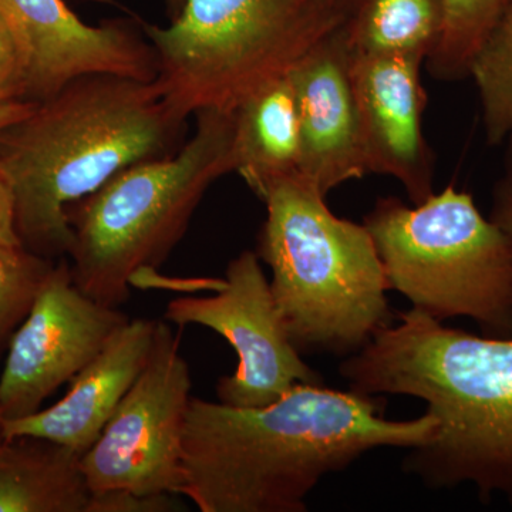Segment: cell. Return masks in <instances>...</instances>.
<instances>
[{
  "label": "cell",
  "instance_id": "obj_1",
  "mask_svg": "<svg viewBox=\"0 0 512 512\" xmlns=\"http://www.w3.org/2000/svg\"><path fill=\"white\" fill-rule=\"evenodd\" d=\"M430 413L387 420L383 400L298 384L266 406L192 397L180 495L201 512H303L320 481L377 448H414L436 430Z\"/></svg>",
  "mask_w": 512,
  "mask_h": 512
},
{
  "label": "cell",
  "instance_id": "obj_2",
  "mask_svg": "<svg viewBox=\"0 0 512 512\" xmlns=\"http://www.w3.org/2000/svg\"><path fill=\"white\" fill-rule=\"evenodd\" d=\"M377 330L339 373L369 396L423 400L437 424L404 457L403 471L430 488L470 484L480 500L512 508V336H477L410 309Z\"/></svg>",
  "mask_w": 512,
  "mask_h": 512
},
{
  "label": "cell",
  "instance_id": "obj_3",
  "mask_svg": "<svg viewBox=\"0 0 512 512\" xmlns=\"http://www.w3.org/2000/svg\"><path fill=\"white\" fill-rule=\"evenodd\" d=\"M156 82L119 74L77 77L0 134V168L15 195L22 247L67 258V208L133 165L171 156L184 144Z\"/></svg>",
  "mask_w": 512,
  "mask_h": 512
},
{
  "label": "cell",
  "instance_id": "obj_4",
  "mask_svg": "<svg viewBox=\"0 0 512 512\" xmlns=\"http://www.w3.org/2000/svg\"><path fill=\"white\" fill-rule=\"evenodd\" d=\"M325 200L301 174L269 187L255 252L296 350L348 357L393 323L390 289L369 229Z\"/></svg>",
  "mask_w": 512,
  "mask_h": 512
},
{
  "label": "cell",
  "instance_id": "obj_5",
  "mask_svg": "<svg viewBox=\"0 0 512 512\" xmlns=\"http://www.w3.org/2000/svg\"><path fill=\"white\" fill-rule=\"evenodd\" d=\"M345 0H184L168 25L138 16L156 55L161 99L178 123L234 114L348 29Z\"/></svg>",
  "mask_w": 512,
  "mask_h": 512
},
{
  "label": "cell",
  "instance_id": "obj_6",
  "mask_svg": "<svg viewBox=\"0 0 512 512\" xmlns=\"http://www.w3.org/2000/svg\"><path fill=\"white\" fill-rule=\"evenodd\" d=\"M171 156L133 165L67 208L69 262L80 291L119 308L134 278L157 271L215 181L235 173L234 114L204 111Z\"/></svg>",
  "mask_w": 512,
  "mask_h": 512
},
{
  "label": "cell",
  "instance_id": "obj_7",
  "mask_svg": "<svg viewBox=\"0 0 512 512\" xmlns=\"http://www.w3.org/2000/svg\"><path fill=\"white\" fill-rule=\"evenodd\" d=\"M387 285L417 311L470 318L485 336H512V244L453 185L407 207L379 198L365 217Z\"/></svg>",
  "mask_w": 512,
  "mask_h": 512
},
{
  "label": "cell",
  "instance_id": "obj_8",
  "mask_svg": "<svg viewBox=\"0 0 512 512\" xmlns=\"http://www.w3.org/2000/svg\"><path fill=\"white\" fill-rule=\"evenodd\" d=\"M191 389L181 333L167 320H158L146 366L99 439L82 456L92 493L130 490L180 495Z\"/></svg>",
  "mask_w": 512,
  "mask_h": 512
},
{
  "label": "cell",
  "instance_id": "obj_9",
  "mask_svg": "<svg viewBox=\"0 0 512 512\" xmlns=\"http://www.w3.org/2000/svg\"><path fill=\"white\" fill-rule=\"evenodd\" d=\"M164 320L180 328L214 330L237 353L234 373L221 377L215 387L218 402L266 406L298 384H325L293 346L254 251L241 252L229 262L224 285L214 296L174 299Z\"/></svg>",
  "mask_w": 512,
  "mask_h": 512
},
{
  "label": "cell",
  "instance_id": "obj_10",
  "mask_svg": "<svg viewBox=\"0 0 512 512\" xmlns=\"http://www.w3.org/2000/svg\"><path fill=\"white\" fill-rule=\"evenodd\" d=\"M128 320L119 308L80 291L69 258L57 259L9 340L0 375V419L39 412L47 397L93 362Z\"/></svg>",
  "mask_w": 512,
  "mask_h": 512
},
{
  "label": "cell",
  "instance_id": "obj_11",
  "mask_svg": "<svg viewBox=\"0 0 512 512\" xmlns=\"http://www.w3.org/2000/svg\"><path fill=\"white\" fill-rule=\"evenodd\" d=\"M0 16L18 45L26 100L49 99L86 74L156 80V55L134 13L89 25L66 0H0Z\"/></svg>",
  "mask_w": 512,
  "mask_h": 512
},
{
  "label": "cell",
  "instance_id": "obj_12",
  "mask_svg": "<svg viewBox=\"0 0 512 512\" xmlns=\"http://www.w3.org/2000/svg\"><path fill=\"white\" fill-rule=\"evenodd\" d=\"M426 59L350 53V80L369 174L399 181L413 205L434 194V158L423 131Z\"/></svg>",
  "mask_w": 512,
  "mask_h": 512
},
{
  "label": "cell",
  "instance_id": "obj_13",
  "mask_svg": "<svg viewBox=\"0 0 512 512\" xmlns=\"http://www.w3.org/2000/svg\"><path fill=\"white\" fill-rule=\"evenodd\" d=\"M350 53L345 29L289 74L301 120V175L325 197L339 185L369 174L350 80Z\"/></svg>",
  "mask_w": 512,
  "mask_h": 512
},
{
  "label": "cell",
  "instance_id": "obj_14",
  "mask_svg": "<svg viewBox=\"0 0 512 512\" xmlns=\"http://www.w3.org/2000/svg\"><path fill=\"white\" fill-rule=\"evenodd\" d=\"M157 322L128 320L96 359L70 380L69 390L59 402L22 419L3 420V439L36 437L83 456L146 366Z\"/></svg>",
  "mask_w": 512,
  "mask_h": 512
},
{
  "label": "cell",
  "instance_id": "obj_15",
  "mask_svg": "<svg viewBox=\"0 0 512 512\" xmlns=\"http://www.w3.org/2000/svg\"><path fill=\"white\" fill-rule=\"evenodd\" d=\"M234 161L235 173L259 200L278 181L301 174V120L289 76L235 111Z\"/></svg>",
  "mask_w": 512,
  "mask_h": 512
},
{
  "label": "cell",
  "instance_id": "obj_16",
  "mask_svg": "<svg viewBox=\"0 0 512 512\" xmlns=\"http://www.w3.org/2000/svg\"><path fill=\"white\" fill-rule=\"evenodd\" d=\"M90 497L80 454L36 437L3 441L0 512H87Z\"/></svg>",
  "mask_w": 512,
  "mask_h": 512
},
{
  "label": "cell",
  "instance_id": "obj_17",
  "mask_svg": "<svg viewBox=\"0 0 512 512\" xmlns=\"http://www.w3.org/2000/svg\"><path fill=\"white\" fill-rule=\"evenodd\" d=\"M443 28L441 0H363L348 28L353 52L427 60Z\"/></svg>",
  "mask_w": 512,
  "mask_h": 512
},
{
  "label": "cell",
  "instance_id": "obj_18",
  "mask_svg": "<svg viewBox=\"0 0 512 512\" xmlns=\"http://www.w3.org/2000/svg\"><path fill=\"white\" fill-rule=\"evenodd\" d=\"M512 0H441L443 28L427 57L429 72L443 82L470 77L478 50L503 18Z\"/></svg>",
  "mask_w": 512,
  "mask_h": 512
},
{
  "label": "cell",
  "instance_id": "obj_19",
  "mask_svg": "<svg viewBox=\"0 0 512 512\" xmlns=\"http://www.w3.org/2000/svg\"><path fill=\"white\" fill-rule=\"evenodd\" d=\"M470 77L480 94L487 141L497 146L512 137V2L474 57Z\"/></svg>",
  "mask_w": 512,
  "mask_h": 512
},
{
  "label": "cell",
  "instance_id": "obj_20",
  "mask_svg": "<svg viewBox=\"0 0 512 512\" xmlns=\"http://www.w3.org/2000/svg\"><path fill=\"white\" fill-rule=\"evenodd\" d=\"M55 264L26 248L0 245V353L8 348Z\"/></svg>",
  "mask_w": 512,
  "mask_h": 512
},
{
  "label": "cell",
  "instance_id": "obj_21",
  "mask_svg": "<svg viewBox=\"0 0 512 512\" xmlns=\"http://www.w3.org/2000/svg\"><path fill=\"white\" fill-rule=\"evenodd\" d=\"M174 494H140L130 490L96 491L87 512H170L180 510Z\"/></svg>",
  "mask_w": 512,
  "mask_h": 512
},
{
  "label": "cell",
  "instance_id": "obj_22",
  "mask_svg": "<svg viewBox=\"0 0 512 512\" xmlns=\"http://www.w3.org/2000/svg\"><path fill=\"white\" fill-rule=\"evenodd\" d=\"M0 97L25 99V72L18 45L0 16Z\"/></svg>",
  "mask_w": 512,
  "mask_h": 512
},
{
  "label": "cell",
  "instance_id": "obj_23",
  "mask_svg": "<svg viewBox=\"0 0 512 512\" xmlns=\"http://www.w3.org/2000/svg\"><path fill=\"white\" fill-rule=\"evenodd\" d=\"M510 140L505 174L494 190L490 220L507 235L512 244V137Z\"/></svg>",
  "mask_w": 512,
  "mask_h": 512
},
{
  "label": "cell",
  "instance_id": "obj_24",
  "mask_svg": "<svg viewBox=\"0 0 512 512\" xmlns=\"http://www.w3.org/2000/svg\"><path fill=\"white\" fill-rule=\"evenodd\" d=\"M0 245L22 247L18 229H16L15 195L2 168H0Z\"/></svg>",
  "mask_w": 512,
  "mask_h": 512
},
{
  "label": "cell",
  "instance_id": "obj_25",
  "mask_svg": "<svg viewBox=\"0 0 512 512\" xmlns=\"http://www.w3.org/2000/svg\"><path fill=\"white\" fill-rule=\"evenodd\" d=\"M35 107V101L0 97V134L19 121L25 120Z\"/></svg>",
  "mask_w": 512,
  "mask_h": 512
},
{
  "label": "cell",
  "instance_id": "obj_26",
  "mask_svg": "<svg viewBox=\"0 0 512 512\" xmlns=\"http://www.w3.org/2000/svg\"><path fill=\"white\" fill-rule=\"evenodd\" d=\"M161 3H163L168 20H173L183 8L184 0H161Z\"/></svg>",
  "mask_w": 512,
  "mask_h": 512
},
{
  "label": "cell",
  "instance_id": "obj_27",
  "mask_svg": "<svg viewBox=\"0 0 512 512\" xmlns=\"http://www.w3.org/2000/svg\"><path fill=\"white\" fill-rule=\"evenodd\" d=\"M5 439H3V433H2V419H0V448H2V444Z\"/></svg>",
  "mask_w": 512,
  "mask_h": 512
}]
</instances>
